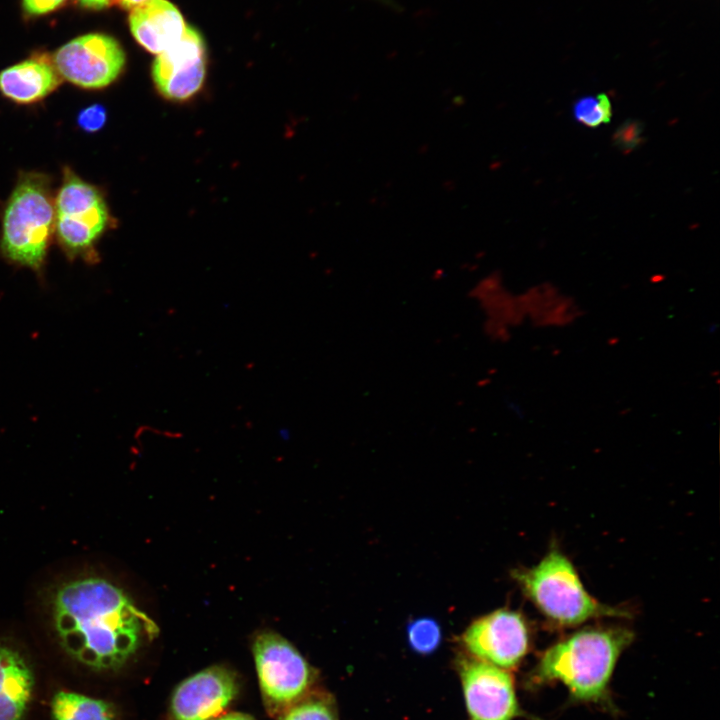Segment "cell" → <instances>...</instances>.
Returning a JSON list of instances; mask_svg holds the SVG:
<instances>
[{
    "mask_svg": "<svg viewBox=\"0 0 720 720\" xmlns=\"http://www.w3.org/2000/svg\"><path fill=\"white\" fill-rule=\"evenodd\" d=\"M52 617L63 648L96 669L122 666L155 623L128 595L107 579L81 577L63 583L52 598Z\"/></svg>",
    "mask_w": 720,
    "mask_h": 720,
    "instance_id": "obj_1",
    "label": "cell"
},
{
    "mask_svg": "<svg viewBox=\"0 0 720 720\" xmlns=\"http://www.w3.org/2000/svg\"><path fill=\"white\" fill-rule=\"evenodd\" d=\"M633 637L632 631L622 627L580 630L542 654L530 682H560L575 701L607 704L617 661Z\"/></svg>",
    "mask_w": 720,
    "mask_h": 720,
    "instance_id": "obj_2",
    "label": "cell"
},
{
    "mask_svg": "<svg viewBox=\"0 0 720 720\" xmlns=\"http://www.w3.org/2000/svg\"><path fill=\"white\" fill-rule=\"evenodd\" d=\"M48 175L22 172L3 209L0 255L41 276L55 234V205Z\"/></svg>",
    "mask_w": 720,
    "mask_h": 720,
    "instance_id": "obj_3",
    "label": "cell"
},
{
    "mask_svg": "<svg viewBox=\"0 0 720 720\" xmlns=\"http://www.w3.org/2000/svg\"><path fill=\"white\" fill-rule=\"evenodd\" d=\"M527 597L552 622L574 626L601 616H623V610L598 602L584 588L571 561L551 550L536 565L513 572Z\"/></svg>",
    "mask_w": 720,
    "mask_h": 720,
    "instance_id": "obj_4",
    "label": "cell"
},
{
    "mask_svg": "<svg viewBox=\"0 0 720 720\" xmlns=\"http://www.w3.org/2000/svg\"><path fill=\"white\" fill-rule=\"evenodd\" d=\"M54 205V237L66 257L96 263L97 243L111 223L103 192L65 167Z\"/></svg>",
    "mask_w": 720,
    "mask_h": 720,
    "instance_id": "obj_5",
    "label": "cell"
},
{
    "mask_svg": "<svg viewBox=\"0 0 720 720\" xmlns=\"http://www.w3.org/2000/svg\"><path fill=\"white\" fill-rule=\"evenodd\" d=\"M252 653L266 712L278 717L313 689L317 672L280 634H256Z\"/></svg>",
    "mask_w": 720,
    "mask_h": 720,
    "instance_id": "obj_6",
    "label": "cell"
},
{
    "mask_svg": "<svg viewBox=\"0 0 720 720\" xmlns=\"http://www.w3.org/2000/svg\"><path fill=\"white\" fill-rule=\"evenodd\" d=\"M52 62L62 79L79 88L97 90L109 86L120 76L126 55L113 37L90 33L61 46Z\"/></svg>",
    "mask_w": 720,
    "mask_h": 720,
    "instance_id": "obj_7",
    "label": "cell"
},
{
    "mask_svg": "<svg viewBox=\"0 0 720 720\" xmlns=\"http://www.w3.org/2000/svg\"><path fill=\"white\" fill-rule=\"evenodd\" d=\"M457 666L470 720H513L525 715L508 670L471 656L460 658Z\"/></svg>",
    "mask_w": 720,
    "mask_h": 720,
    "instance_id": "obj_8",
    "label": "cell"
},
{
    "mask_svg": "<svg viewBox=\"0 0 720 720\" xmlns=\"http://www.w3.org/2000/svg\"><path fill=\"white\" fill-rule=\"evenodd\" d=\"M462 642L471 657L509 671L527 654L530 634L520 613L499 609L474 620Z\"/></svg>",
    "mask_w": 720,
    "mask_h": 720,
    "instance_id": "obj_9",
    "label": "cell"
},
{
    "mask_svg": "<svg viewBox=\"0 0 720 720\" xmlns=\"http://www.w3.org/2000/svg\"><path fill=\"white\" fill-rule=\"evenodd\" d=\"M238 691L234 672L220 665L207 667L176 686L165 720H213L224 713Z\"/></svg>",
    "mask_w": 720,
    "mask_h": 720,
    "instance_id": "obj_10",
    "label": "cell"
},
{
    "mask_svg": "<svg viewBox=\"0 0 720 720\" xmlns=\"http://www.w3.org/2000/svg\"><path fill=\"white\" fill-rule=\"evenodd\" d=\"M206 75V46L201 34L186 26L182 37L158 54L152 65L153 81L166 98L183 101L196 94Z\"/></svg>",
    "mask_w": 720,
    "mask_h": 720,
    "instance_id": "obj_11",
    "label": "cell"
},
{
    "mask_svg": "<svg viewBox=\"0 0 720 720\" xmlns=\"http://www.w3.org/2000/svg\"><path fill=\"white\" fill-rule=\"evenodd\" d=\"M128 20L135 40L154 54L172 46L186 29L181 12L168 0H147L132 8Z\"/></svg>",
    "mask_w": 720,
    "mask_h": 720,
    "instance_id": "obj_12",
    "label": "cell"
},
{
    "mask_svg": "<svg viewBox=\"0 0 720 720\" xmlns=\"http://www.w3.org/2000/svg\"><path fill=\"white\" fill-rule=\"evenodd\" d=\"M52 58L39 54L0 71V93L18 105L36 104L61 84Z\"/></svg>",
    "mask_w": 720,
    "mask_h": 720,
    "instance_id": "obj_13",
    "label": "cell"
},
{
    "mask_svg": "<svg viewBox=\"0 0 720 720\" xmlns=\"http://www.w3.org/2000/svg\"><path fill=\"white\" fill-rule=\"evenodd\" d=\"M526 323L536 329H563L574 325L584 310L574 296L543 282L519 293Z\"/></svg>",
    "mask_w": 720,
    "mask_h": 720,
    "instance_id": "obj_14",
    "label": "cell"
},
{
    "mask_svg": "<svg viewBox=\"0 0 720 720\" xmlns=\"http://www.w3.org/2000/svg\"><path fill=\"white\" fill-rule=\"evenodd\" d=\"M33 684L32 671L23 657L0 645V720H22Z\"/></svg>",
    "mask_w": 720,
    "mask_h": 720,
    "instance_id": "obj_15",
    "label": "cell"
},
{
    "mask_svg": "<svg viewBox=\"0 0 720 720\" xmlns=\"http://www.w3.org/2000/svg\"><path fill=\"white\" fill-rule=\"evenodd\" d=\"M471 298L484 315V319L501 323L512 330L526 323L519 295L510 291L499 274L481 278L470 289Z\"/></svg>",
    "mask_w": 720,
    "mask_h": 720,
    "instance_id": "obj_16",
    "label": "cell"
},
{
    "mask_svg": "<svg viewBox=\"0 0 720 720\" xmlns=\"http://www.w3.org/2000/svg\"><path fill=\"white\" fill-rule=\"evenodd\" d=\"M53 720H115L110 703L76 692L59 691L51 701Z\"/></svg>",
    "mask_w": 720,
    "mask_h": 720,
    "instance_id": "obj_17",
    "label": "cell"
},
{
    "mask_svg": "<svg viewBox=\"0 0 720 720\" xmlns=\"http://www.w3.org/2000/svg\"><path fill=\"white\" fill-rule=\"evenodd\" d=\"M278 720H338V713L332 696L312 690L279 715Z\"/></svg>",
    "mask_w": 720,
    "mask_h": 720,
    "instance_id": "obj_18",
    "label": "cell"
},
{
    "mask_svg": "<svg viewBox=\"0 0 720 720\" xmlns=\"http://www.w3.org/2000/svg\"><path fill=\"white\" fill-rule=\"evenodd\" d=\"M573 115L579 123L587 127L595 128L606 124L612 116L610 99L604 93L581 97L573 105Z\"/></svg>",
    "mask_w": 720,
    "mask_h": 720,
    "instance_id": "obj_19",
    "label": "cell"
},
{
    "mask_svg": "<svg viewBox=\"0 0 720 720\" xmlns=\"http://www.w3.org/2000/svg\"><path fill=\"white\" fill-rule=\"evenodd\" d=\"M409 646L418 654L428 655L434 652L441 642L439 624L431 618H419L407 626Z\"/></svg>",
    "mask_w": 720,
    "mask_h": 720,
    "instance_id": "obj_20",
    "label": "cell"
},
{
    "mask_svg": "<svg viewBox=\"0 0 720 720\" xmlns=\"http://www.w3.org/2000/svg\"><path fill=\"white\" fill-rule=\"evenodd\" d=\"M643 127L637 120L623 122L615 131L613 141L624 152L635 149L642 142Z\"/></svg>",
    "mask_w": 720,
    "mask_h": 720,
    "instance_id": "obj_21",
    "label": "cell"
},
{
    "mask_svg": "<svg viewBox=\"0 0 720 720\" xmlns=\"http://www.w3.org/2000/svg\"><path fill=\"white\" fill-rule=\"evenodd\" d=\"M107 120V112L103 105L92 104L80 110L77 115L78 127L86 133H95L102 129Z\"/></svg>",
    "mask_w": 720,
    "mask_h": 720,
    "instance_id": "obj_22",
    "label": "cell"
},
{
    "mask_svg": "<svg viewBox=\"0 0 720 720\" xmlns=\"http://www.w3.org/2000/svg\"><path fill=\"white\" fill-rule=\"evenodd\" d=\"M482 330L489 340L501 344L509 342L513 335V330L508 326L486 319L483 321Z\"/></svg>",
    "mask_w": 720,
    "mask_h": 720,
    "instance_id": "obj_23",
    "label": "cell"
},
{
    "mask_svg": "<svg viewBox=\"0 0 720 720\" xmlns=\"http://www.w3.org/2000/svg\"><path fill=\"white\" fill-rule=\"evenodd\" d=\"M67 0H22L24 11L32 16L50 13L61 7Z\"/></svg>",
    "mask_w": 720,
    "mask_h": 720,
    "instance_id": "obj_24",
    "label": "cell"
},
{
    "mask_svg": "<svg viewBox=\"0 0 720 720\" xmlns=\"http://www.w3.org/2000/svg\"><path fill=\"white\" fill-rule=\"evenodd\" d=\"M83 8L99 10L109 7L115 0H77Z\"/></svg>",
    "mask_w": 720,
    "mask_h": 720,
    "instance_id": "obj_25",
    "label": "cell"
},
{
    "mask_svg": "<svg viewBox=\"0 0 720 720\" xmlns=\"http://www.w3.org/2000/svg\"><path fill=\"white\" fill-rule=\"evenodd\" d=\"M213 720H256L252 715L243 712L223 713Z\"/></svg>",
    "mask_w": 720,
    "mask_h": 720,
    "instance_id": "obj_26",
    "label": "cell"
},
{
    "mask_svg": "<svg viewBox=\"0 0 720 720\" xmlns=\"http://www.w3.org/2000/svg\"><path fill=\"white\" fill-rule=\"evenodd\" d=\"M147 0H118L119 4L125 9H132Z\"/></svg>",
    "mask_w": 720,
    "mask_h": 720,
    "instance_id": "obj_27",
    "label": "cell"
},
{
    "mask_svg": "<svg viewBox=\"0 0 720 720\" xmlns=\"http://www.w3.org/2000/svg\"><path fill=\"white\" fill-rule=\"evenodd\" d=\"M378 3H381L383 5L392 7L393 9H398L399 5L394 0H374Z\"/></svg>",
    "mask_w": 720,
    "mask_h": 720,
    "instance_id": "obj_28",
    "label": "cell"
}]
</instances>
